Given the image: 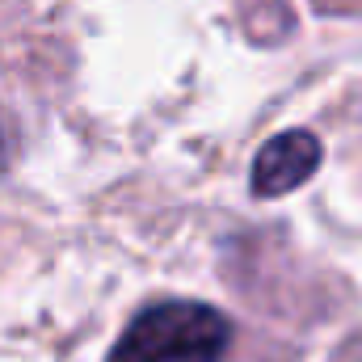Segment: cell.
Returning a JSON list of instances; mask_svg holds the SVG:
<instances>
[{
	"instance_id": "obj_1",
	"label": "cell",
	"mask_w": 362,
	"mask_h": 362,
	"mask_svg": "<svg viewBox=\"0 0 362 362\" xmlns=\"http://www.w3.org/2000/svg\"><path fill=\"white\" fill-rule=\"evenodd\" d=\"M232 325L211 303L165 299L144 308L118 337L110 362H223Z\"/></svg>"
},
{
	"instance_id": "obj_2",
	"label": "cell",
	"mask_w": 362,
	"mask_h": 362,
	"mask_svg": "<svg viewBox=\"0 0 362 362\" xmlns=\"http://www.w3.org/2000/svg\"><path fill=\"white\" fill-rule=\"evenodd\" d=\"M316 165H320V139L312 131H282L253 160V194L257 198H282L312 177Z\"/></svg>"
},
{
	"instance_id": "obj_3",
	"label": "cell",
	"mask_w": 362,
	"mask_h": 362,
	"mask_svg": "<svg viewBox=\"0 0 362 362\" xmlns=\"http://www.w3.org/2000/svg\"><path fill=\"white\" fill-rule=\"evenodd\" d=\"M8 160H13V139H8V122L0 114V173L8 169Z\"/></svg>"
}]
</instances>
